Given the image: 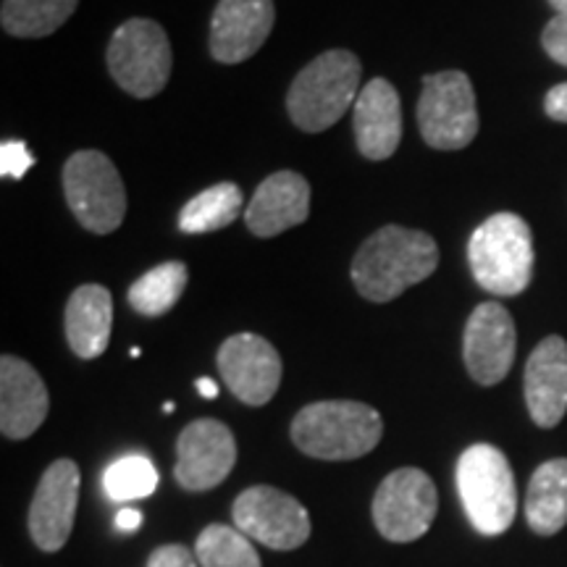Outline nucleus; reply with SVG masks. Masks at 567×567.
Masks as SVG:
<instances>
[{"label": "nucleus", "instance_id": "nucleus-1", "mask_svg": "<svg viewBox=\"0 0 567 567\" xmlns=\"http://www.w3.org/2000/svg\"><path fill=\"white\" fill-rule=\"evenodd\" d=\"M439 266L434 237L389 224L365 239L352 260V284L365 300L392 302Z\"/></svg>", "mask_w": 567, "mask_h": 567}, {"label": "nucleus", "instance_id": "nucleus-2", "mask_svg": "<svg viewBox=\"0 0 567 567\" xmlns=\"http://www.w3.org/2000/svg\"><path fill=\"white\" fill-rule=\"evenodd\" d=\"M289 434L297 450L308 457L342 463L373 452L384 434V421L379 410L365 402L326 400L302 408Z\"/></svg>", "mask_w": 567, "mask_h": 567}, {"label": "nucleus", "instance_id": "nucleus-3", "mask_svg": "<svg viewBox=\"0 0 567 567\" xmlns=\"http://www.w3.org/2000/svg\"><path fill=\"white\" fill-rule=\"evenodd\" d=\"M473 279L496 297L526 292L534 279V234L515 213H496L473 231L467 243Z\"/></svg>", "mask_w": 567, "mask_h": 567}, {"label": "nucleus", "instance_id": "nucleus-4", "mask_svg": "<svg viewBox=\"0 0 567 567\" xmlns=\"http://www.w3.org/2000/svg\"><path fill=\"white\" fill-rule=\"evenodd\" d=\"M363 66L350 51H326L295 76L287 111L297 130L326 132L358 101Z\"/></svg>", "mask_w": 567, "mask_h": 567}, {"label": "nucleus", "instance_id": "nucleus-5", "mask_svg": "<svg viewBox=\"0 0 567 567\" xmlns=\"http://www.w3.org/2000/svg\"><path fill=\"white\" fill-rule=\"evenodd\" d=\"M457 492L467 520L484 536H499L513 526L517 488L505 452L494 444H473L457 460Z\"/></svg>", "mask_w": 567, "mask_h": 567}, {"label": "nucleus", "instance_id": "nucleus-6", "mask_svg": "<svg viewBox=\"0 0 567 567\" xmlns=\"http://www.w3.org/2000/svg\"><path fill=\"white\" fill-rule=\"evenodd\" d=\"M109 71L118 87L132 97L147 101L168 84L174 53L168 34L153 19H130L109 42Z\"/></svg>", "mask_w": 567, "mask_h": 567}, {"label": "nucleus", "instance_id": "nucleus-7", "mask_svg": "<svg viewBox=\"0 0 567 567\" xmlns=\"http://www.w3.org/2000/svg\"><path fill=\"white\" fill-rule=\"evenodd\" d=\"M63 193L71 213L92 234H111L124 224L126 189L122 174L101 151L74 153L63 166Z\"/></svg>", "mask_w": 567, "mask_h": 567}, {"label": "nucleus", "instance_id": "nucleus-8", "mask_svg": "<svg viewBox=\"0 0 567 567\" xmlns=\"http://www.w3.org/2000/svg\"><path fill=\"white\" fill-rule=\"evenodd\" d=\"M417 126L434 151H463L478 134L476 92L463 71L423 76Z\"/></svg>", "mask_w": 567, "mask_h": 567}, {"label": "nucleus", "instance_id": "nucleus-9", "mask_svg": "<svg viewBox=\"0 0 567 567\" xmlns=\"http://www.w3.org/2000/svg\"><path fill=\"white\" fill-rule=\"evenodd\" d=\"M439 509V494L421 467H400L375 488L373 523L386 542L410 544L431 528Z\"/></svg>", "mask_w": 567, "mask_h": 567}, {"label": "nucleus", "instance_id": "nucleus-10", "mask_svg": "<svg viewBox=\"0 0 567 567\" xmlns=\"http://www.w3.org/2000/svg\"><path fill=\"white\" fill-rule=\"evenodd\" d=\"M234 523L247 538L276 551H292L310 538V515L302 502L274 486H250L234 502Z\"/></svg>", "mask_w": 567, "mask_h": 567}, {"label": "nucleus", "instance_id": "nucleus-11", "mask_svg": "<svg viewBox=\"0 0 567 567\" xmlns=\"http://www.w3.org/2000/svg\"><path fill=\"white\" fill-rule=\"evenodd\" d=\"M234 463H237V442L229 425L200 417L179 434L174 478L184 492H208L226 481Z\"/></svg>", "mask_w": 567, "mask_h": 567}, {"label": "nucleus", "instance_id": "nucleus-12", "mask_svg": "<svg viewBox=\"0 0 567 567\" xmlns=\"http://www.w3.org/2000/svg\"><path fill=\"white\" fill-rule=\"evenodd\" d=\"M224 384L250 408L268 405L281 384V358L268 339L243 331L226 339L218 350Z\"/></svg>", "mask_w": 567, "mask_h": 567}, {"label": "nucleus", "instance_id": "nucleus-13", "mask_svg": "<svg viewBox=\"0 0 567 567\" xmlns=\"http://www.w3.org/2000/svg\"><path fill=\"white\" fill-rule=\"evenodd\" d=\"M517 334L515 321L499 302H481L465 326V368L481 386L505 381L515 363Z\"/></svg>", "mask_w": 567, "mask_h": 567}, {"label": "nucleus", "instance_id": "nucleus-14", "mask_svg": "<svg viewBox=\"0 0 567 567\" xmlns=\"http://www.w3.org/2000/svg\"><path fill=\"white\" fill-rule=\"evenodd\" d=\"M80 502V467L74 460H55L42 473L30 507V536L42 551H61L74 528Z\"/></svg>", "mask_w": 567, "mask_h": 567}, {"label": "nucleus", "instance_id": "nucleus-15", "mask_svg": "<svg viewBox=\"0 0 567 567\" xmlns=\"http://www.w3.org/2000/svg\"><path fill=\"white\" fill-rule=\"evenodd\" d=\"M274 21V0H218L210 19V55L218 63L252 59L271 34Z\"/></svg>", "mask_w": 567, "mask_h": 567}, {"label": "nucleus", "instance_id": "nucleus-16", "mask_svg": "<svg viewBox=\"0 0 567 567\" xmlns=\"http://www.w3.org/2000/svg\"><path fill=\"white\" fill-rule=\"evenodd\" d=\"M51 410L45 381L27 360L0 358V431L11 442L30 439Z\"/></svg>", "mask_w": 567, "mask_h": 567}, {"label": "nucleus", "instance_id": "nucleus-17", "mask_svg": "<svg viewBox=\"0 0 567 567\" xmlns=\"http://www.w3.org/2000/svg\"><path fill=\"white\" fill-rule=\"evenodd\" d=\"M354 140L368 161L392 158L402 142V103L392 82L371 80L354 101Z\"/></svg>", "mask_w": 567, "mask_h": 567}, {"label": "nucleus", "instance_id": "nucleus-18", "mask_svg": "<svg viewBox=\"0 0 567 567\" xmlns=\"http://www.w3.org/2000/svg\"><path fill=\"white\" fill-rule=\"evenodd\" d=\"M310 216V184L295 172H276L255 189L245 224L255 237H276Z\"/></svg>", "mask_w": 567, "mask_h": 567}, {"label": "nucleus", "instance_id": "nucleus-19", "mask_svg": "<svg viewBox=\"0 0 567 567\" xmlns=\"http://www.w3.org/2000/svg\"><path fill=\"white\" fill-rule=\"evenodd\" d=\"M526 405L536 425L555 429L567 413V342L547 337L526 363Z\"/></svg>", "mask_w": 567, "mask_h": 567}, {"label": "nucleus", "instance_id": "nucleus-20", "mask_svg": "<svg viewBox=\"0 0 567 567\" xmlns=\"http://www.w3.org/2000/svg\"><path fill=\"white\" fill-rule=\"evenodd\" d=\"M113 323L111 292L101 284H84L69 297L66 339L76 358L95 360L109 350Z\"/></svg>", "mask_w": 567, "mask_h": 567}, {"label": "nucleus", "instance_id": "nucleus-21", "mask_svg": "<svg viewBox=\"0 0 567 567\" xmlns=\"http://www.w3.org/2000/svg\"><path fill=\"white\" fill-rule=\"evenodd\" d=\"M528 526L538 536H555L567 526V460H547L530 476L526 494Z\"/></svg>", "mask_w": 567, "mask_h": 567}, {"label": "nucleus", "instance_id": "nucleus-22", "mask_svg": "<svg viewBox=\"0 0 567 567\" xmlns=\"http://www.w3.org/2000/svg\"><path fill=\"white\" fill-rule=\"evenodd\" d=\"M243 189L234 182H218L205 193L195 195L179 213V229L184 234H210L237 221L243 213Z\"/></svg>", "mask_w": 567, "mask_h": 567}, {"label": "nucleus", "instance_id": "nucleus-23", "mask_svg": "<svg viewBox=\"0 0 567 567\" xmlns=\"http://www.w3.org/2000/svg\"><path fill=\"white\" fill-rule=\"evenodd\" d=\"M80 0H3L0 24L11 38H48L71 19Z\"/></svg>", "mask_w": 567, "mask_h": 567}, {"label": "nucleus", "instance_id": "nucleus-24", "mask_svg": "<svg viewBox=\"0 0 567 567\" xmlns=\"http://www.w3.org/2000/svg\"><path fill=\"white\" fill-rule=\"evenodd\" d=\"M187 279V266L182 260H168V264L155 266L130 287V305L140 316H166L182 300Z\"/></svg>", "mask_w": 567, "mask_h": 567}, {"label": "nucleus", "instance_id": "nucleus-25", "mask_svg": "<svg viewBox=\"0 0 567 567\" xmlns=\"http://www.w3.org/2000/svg\"><path fill=\"white\" fill-rule=\"evenodd\" d=\"M239 528L210 523L200 530L195 544V557L200 567H260V557Z\"/></svg>", "mask_w": 567, "mask_h": 567}, {"label": "nucleus", "instance_id": "nucleus-26", "mask_svg": "<svg viewBox=\"0 0 567 567\" xmlns=\"http://www.w3.org/2000/svg\"><path fill=\"white\" fill-rule=\"evenodd\" d=\"M158 471L145 455H126L109 465L103 476V488L113 502L145 499L158 488Z\"/></svg>", "mask_w": 567, "mask_h": 567}, {"label": "nucleus", "instance_id": "nucleus-27", "mask_svg": "<svg viewBox=\"0 0 567 567\" xmlns=\"http://www.w3.org/2000/svg\"><path fill=\"white\" fill-rule=\"evenodd\" d=\"M34 166V155L21 140H6L0 145V174L6 179H21Z\"/></svg>", "mask_w": 567, "mask_h": 567}, {"label": "nucleus", "instance_id": "nucleus-28", "mask_svg": "<svg viewBox=\"0 0 567 567\" xmlns=\"http://www.w3.org/2000/svg\"><path fill=\"white\" fill-rule=\"evenodd\" d=\"M542 45L549 59H555L557 63L567 66V13H557V17L544 27Z\"/></svg>", "mask_w": 567, "mask_h": 567}, {"label": "nucleus", "instance_id": "nucleus-29", "mask_svg": "<svg viewBox=\"0 0 567 567\" xmlns=\"http://www.w3.org/2000/svg\"><path fill=\"white\" fill-rule=\"evenodd\" d=\"M147 567H197V557L184 544H166L153 551Z\"/></svg>", "mask_w": 567, "mask_h": 567}, {"label": "nucleus", "instance_id": "nucleus-30", "mask_svg": "<svg viewBox=\"0 0 567 567\" xmlns=\"http://www.w3.org/2000/svg\"><path fill=\"white\" fill-rule=\"evenodd\" d=\"M544 111H547V116L555 118V122L567 124V82L557 84V87H551L547 92V97H544Z\"/></svg>", "mask_w": 567, "mask_h": 567}, {"label": "nucleus", "instance_id": "nucleus-31", "mask_svg": "<svg viewBox=\"0 0 567 567\" xmlns=\"http://www.w3.org/2000/svg\"><path fill=\"white\" fill-rule=\"evenodd\" d=\"M113 523H116V530H122V534H134V530H140V526H142V513L140 509L124 507Z\"/></svg>", "mask_w": 567, "mask_h": 567}, {"label": "nucleus", "instance_id": "nucleus-32", "mask_svg": "<svg viewBox=\"0 0 567 567\" xmlns=\"http://www.w3.org/2000/svg\"><path fill=\"white\" fill-rule=\"evenodd\" d=\"M195 386H197V392L205 396V400H216L218 396V384L213 379H205L203 375V379H197Z\"/></svg>", "mask_w": 567, "mask_h": 567}, {"label": "nucleus", "instance_id": "nucleus-33", "mask_svg": "<svg viewBox=\"0 0 567 567\" xmlns=\"http://www.w3.org/2000/svg\"><path fill=\"white\" fill-rule=\"evenodd\" d=\"M549 3L557 13H567V0H549Z\"/></svg>", "mask_w": 567, "mask_h": 567}, {"label": "nucleus", "instance_id": "nucleus-34", "mask_svg": "<svg viewBox=\"0 0 567 567\" xmlns=\"http://www.w3.org/2000/svg\"><path fill=\"white\" fill-rule=\"evenodd\" d=\"M163 413H174V402H166V405H163Z\"/></svg>", "mask_w": 567, "mask_h": 567}]
</instances>
